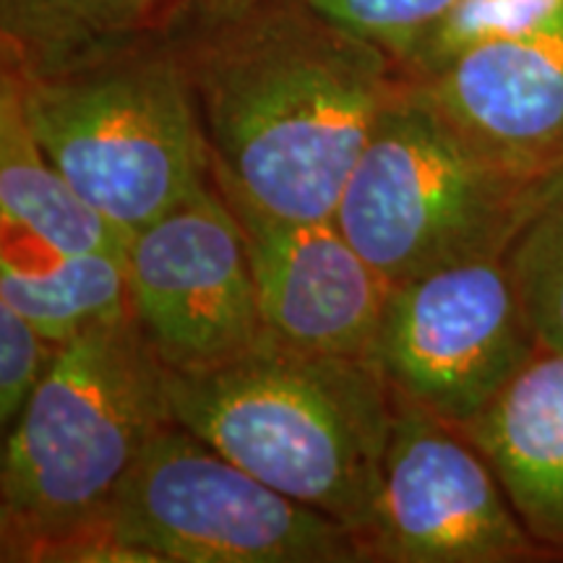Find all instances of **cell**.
I'll use <instances>...</instances> for the list:
<instances>
[{
	"label": "cell",
	"instance_id": "6da1fadb",
	"mask_svg": "<svg viewBox=\"0 0 563 563\" xmlns=\"http://www.w3.org/2000/svg\"><path fill=\"white\" fill-rule=\"evenodd\" d=\"M165 30L191 84L214 183L282 220H334L402 81L391 55L308 0L175 5Z\"/></svg>",
	"mask_w": 563,
	"mask_h": 563
},
{
	"label": "cell",
	"instance_id": "7a4b0ae2",
	"mask_svg": "<svg viewBox=\"0 0 563 563\" xmlns=\"http://www.w3.org/2000/svg\"><path fill=\"white\" fill-rule=\"evenodd\" d=\"M167 391L178 426L363 538L397 418V391L376 363L266 332L230 361L170 371Z\"/></svg>",
	"mask_w": 563,
	"mask_h": 563
},
{
	"label": "cell",
	"instance_id": "3957f363",
	"mask_svg": "<svg viewBox=\"0 0 563 563\" xmlns=\"http://www.w3.org/2000/svg\"><path fill=\"white\" fill-rule=\"evenodd\" d=\"M170 368L131 308L60 344L0 456L3 561H66L170 426Z\"/></svg>",
	"mask_w": 563,
	"mask_h": 563
},
{
	"label": "cell",
	"instance_id": "277c9868",
	"mask_svg": "<svg viewBox=\"0 0 563 563\" xmlns=\"http://www.w3.org/2000/svg\"><path fill=\"white\" fill-rule=\"evenodd\" d=\"M561 170L527 173L496 157L402 76L352 167L334 222L373 269L399 285L509 251Z\"/></svg>",
	"mask_w": 563,
	"mask_h": 563
},
{
	"label": "cell",
	"instance_id": "5b68a950",
	"mask_svg": "<svg viewBox=\"0 0 563 563\" xmlns=\"http://www.w3.org/2000/svg\"><path fill=\"white\" fill-rule=\"evenodd\" d=\"M3 68L47 159L129 235L209 183L191 84L165 26L53 70Z\"/></svg>",
	"mask_w": 563,
	"mask_h": 563
},
{
	"label": "cell",
	"instance_id": "8992f818",
	"mask_svg": "<svg viewBox=\"0 0 563 563\" xmlns=\"http://www.w3.org/2000/svg\"><path fill=\"white\" fill-rule=\"evenodd\" d=\"M66 561L361 563L357 534L170 422Z\"/></svg>",
	"mask_w": 563,
	"mask_h": 563
},
{
	"label": "cell",
	"instance_id": "52a82bcc",
	"mask_svg": "<svg viewBox=\"0 0 563 563\" xmlns=\"http://www.w3.org/2000/svg\"><path fill=\"white\" fill-rule=\"evenodd\" d=\"M509 251L439 266L386 298L371 361L399 397L452 426L467 428L543 347Z\"/></svg>",
	"mask_w": 563,
	"mask_h": 563
},
{
	"label": "cell",
	"instance_id": "ba28073f",
	"mask_svg": "<svg viewBox=\"0 0 563 563\" xmlns=\"http://www.w3.org/2000/svg\"><path fill=\"white\" fill-rule=\"evenodd\" d=\"M365 561L530 563L548 553L527 532L501 481L460 426L397 394Z\"/></svg>",
	"mask_w": 563,
	"mask_h": 563
},
{
	"label": "cell",
	"instance_id": "9c48e42d",
	"mask_svg": "<svg viewBox=\"0 0 563 563\" xmlns=\"http://www.w3.org/2000/svg\"><path fill=\"white\" fill-rule=\"evenodd\" d=\"M131 311L170 371H199L266 334L243 230L209 178L201 191L131 235Z\"/></svg>",
	"mask_w": 563,
	"mask_h": 563
},
{
	"label": "cell",
	"instance_id": "30bf717a",
	"mask_svg": "<svg viewBox=\"0 0 563 563\" xmlns=\"http://www.w3.org/2000/svg\"><path fill=\"white\" fill-rule=\"evenodd\" d=\"M214 186L243 230L266 332L300 350L371 361L391 285L336 222L282 220Z\"/></svg>",
	"mask_w": 563,
	"mask_h": 563
},
{
	"label": "cell",
	"instance_id": "8fae6325",
	"mask_svg": "<svg viewBox=\"0 0 563 563\" xmlns=\"http://www.w3.org/2000/svg\"><path fill=\"white\" fill-rule=\"evenodd\" d=\"M410 81L509 165L527 173L563 167V3L530 30L464 51Z\"/></svg>",
	"mask_w": 563,
	"mask_h": 563
},
{
	"label": "cell",
	"instance_id": "7c38bea8",
	"mask_svg": "<svg viewBox=\"0 0 563 563\" xmlns=\"http://www.w3.org/2000/svg\"><path fill=\"white\" fill-rule=\"evenodd\" d=\"M462 431L548 559H563V352L540 347Z\"/></svg>",
	"mask_w": 563,
	"mask_h": 563
},
{
	"label": "cell",
	"instance_id": "4fadbf2b",
	"mask_svg": "<svg viewBox=\"0 0 563 563\" xmlns=\"http://www.w3.org/2000/svg\"><path fill=\"white\" fill-rule=\"evenodd\" d=\"M0 217L3 228L60 251L129 253V232L91 207L42 152L9 68L0 70Z\"/></svg>",
	"mask_w": 563,
	"mask_h": 563
},
{
	"label": "cell",
	"instance_id": "5bb4252c",
	"mask_svg": "<svg viewBox=\"0 0 563 563\" xmlns=\"http://www.w3.org/2000/svg\"><path fill=\"white\" fill-rule=\"evenodd\" d=\"M0 300L53 344L131 308L125 256L70 253L3 228Z\"/></svg>",
	"mask_w": 563,
	"mask_h": 563
},
{
	"label": "cell",
	"instance_id": "9a60e30c",
	"mask_svg": "<svg viewBox=\"0 0 563 563\" xmlns=\"http://www.w3.org/2000/svg\"><path fill=\"white\" fill-rule=\"evenodd\" d=\"M173 0H0L3 66L53 70L167 24Z\"/></svg>",
	"mask_w": 563,
	"mask_h": 563
},
{
	"label": "cell",
	"instance_id": "2e32d148",
	"mask_svg": "<svg viewBox=\"0 0 563 563\" xmlns=\"http://www.w3.org/2000/svg\"><path fill=\"white\" fill-rule=\"evenodd\" d=\"M509 264L540 344L563 352V170L514 238Z\"/></svg>",
	"mask_w": 563,
	"mask_h": 563
},
{
	"label": "cell",
	"instance_id": "e0dca14e",
	"mask_svg": "<svg viewBox=\"0 0 563 563\" xmlns=\"http://www.w3.org/2000/svg\"><path fill=\"white\" fill-rule=\"evenodd\" d=\"M561 3L563 0H456L454 9L428 32L405 63L402 76H431L464 51L530 30Z\"/></svg>",
	"mask_w": 563,
	"mask_h": 563
},
{
	"label": "cell",
	"instance_id": "ac0fdd59",
	"mask_svg": "<svg viewBox=\"0 0 563 563\" xmlns=\"http://www.w3.org/2000/svg\"><path fill=\"white\" fill-rule=\"evenodd\" d=\"M323 16L386 51L399 70L456 0H308Z\"/></svg>",
	"mask_w": 563,
	"mask_h": 563
},
{
	"label": "cell",
	"instance_id": "d6986e66",
	"mask_svg": "<svg viewBox=\"0 0 563 563\" xmlns=\"http://www.w3.org/2000/svg\"><path fill=\"white\" fill-rule=\"evenodd\" d=\"M60 344L45 340L16 308L0 300V426L11 428L32 399Z\"/></svg>",
	"mask_w": 563,
	"mask_h": 563
},
{
	"label": "cell",
	"instance_id": "ffe728a7",
	"mask_svg": "<svg viewBox=\"0 0 563 563\" xmlns=\"http://www.w3.org/2000/svg\"><path fill=\"white\" fill-rule=\"evenodd\" d=\"M228 3H241V0H173L175 5H228Z\"/></svg>",
	"mask_w": 563,
	"mask_h": 563
}]
</instances>
